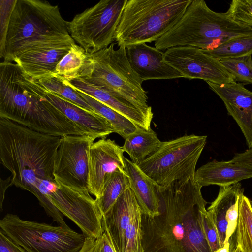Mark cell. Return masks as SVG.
<instances>
[{
	"label": "cell",
	"instance_id": "obj_5",
	"mask_svg": "<svg viewBox=\"0 0 252 252\" xmlns=\"http://www.w3.org/2000/svg\"><path fill=\"white\" fill-rule=\"evenodd\" d=\"M192 0H127L117 28L119 47L156 42L182 17Z\"/></svg>",
	"mask_w": 252,
	"mask_h": 252
},
{
	"label": "cell",
	"instance_id": "obj_34",
	"mask_svg": "<svg viewBox=\"0 0 252 252\" xmlns=\"http://www.w3.org/2000/svg\"><path fill=\"white\" fill-rule=\"evenodd\" d=\"M0 252H26L0 230Z\"/></svg>",
	"mask_w": 252,
	"mask_h": 252
},
{
	"label": "cell",
	"instance_id": "obj_20",
	"mask_svg": "<svg viewBox=\"0 0 252 252\" xmlns=\"http://www.w3.org/2000/svg\"><path fill=\"white\" fill-rule=\"evenodd\" d=\"M125 171L129 179L130 189L140 206L142 214L154 217L159 214L158 187L138 166L124 157Z\"/></svg>",
	"mask_w": 252,
	"mask_h": 252
},
{
	"label": "cell",
	"instance_id": "obj_38",
	"mask_svg": "<svg viewBox=\"0 0 252 252\" xmlns=\"http://www.w3.org/2000/svg\"><path fill=\"white\" fill-rule=\"evenodd\" d=\"M230 241H226L222 247H220L214 252H231L230 251Z\"/></svg>",
	"mask_w": 252,
	"mask_h": 252
},
{
	"label": "cell",
	"instance_id": "obj_25",
	"mask_svg": "<svg viewBox=\"0 0 252 252\" xmlns=\"http://www.w3.org/2000/svg\"><path fill=\"white\" fill-rule=\"evenodd\" d=\"M87 57L88 53L74 43L58 63L53 74L68 81L76 78L83 69Z\"/></svg>",
	"mask_w": 252,
	"mask_h": 252
},
{
	"label": "cell",
	"instance_id": "obj_29",
	"mask_svg": "<svg viewBox=\"0 0 252 252\" xmlns=\"http://www.w3.org/2000/svg\"><path fill=\"white\" fill-rule=\"evenodd\" d=\"M142 215L140 209L126 229L121 252H144L142 242Z\"/></svg>",
	"mask_w": 252,
	"mask_h": 252
},
{
	"label": "cell",
	"instance_id": "obj_39",
	"mask_svg": "<svg viewBox=\"0 0 252 252\" xmlns=\"http://www.w3.org/2000/svg\"><path fill=\"white\" fill-rule=\"evenodd\" d=\"M240 252V250L239 247H238L237 246H236L235 249L232 252Z\"/></svg>",
	"mask_w": 252,
	"mask_h": 252
},
{
	"label": "cell",
	"instance_id": "obj_18",
	"mask_svg": "<svg viewBox=\"0 0 252 252\" xmlns=\"http://www.w3.org/2000/svg\"><path fill=\"white\" fill-rule=\"evenodd\" d=\"M63 79L72 88L110 107L129 119L139 127L146 130L151 128L153 118L146 115L126 100L96 87L81 78H77L69 81Z\"/></svg>",
	"mask_w": 252,
	"mask_h": 252
},
{
	"label": "cell",
	"instance_id": "obj_6",
	"mask_svg": "<svg viewBox=\"0 0 252 252\" xmlns=\"http://www.w3.org/2000/svg\"><path fill=\"white\" fill-rule=\"evenodd\" d=\"M207 137L185 135L162 142L154 153L138 166L160 189L176 181L194 178L196 166Z\"/></svg>",
	"mask_w": 252,
	"mask_h": 252
},
{
	"label": "cell",
	"instance_id": "obj_7",
	"mask_svg": "<svg viewBox=\"0 0 252 252\" xmlns=\"http://www.w3.org/2000/svg\"><path fill=\"white\" fill-rule=\"evenodd\" d=\"M0 230L26 252H80L87 239L67 224L52 226L7 214Z\"/></svg>",
	"mask_w": 252,
	"mask_h": 252
},
{
	"label": "cell",
	"instance_id": "obj_8",
	"mask_svg": "<svg viewBox=\"0 0 252 252\" xmlns=\"http://www.w3.org/2000/svg\"><path fill=\"white\" fill-rule=\"evenodd\" d=\"M127 0H101L67 21L71 38L93 54L109 46Z\"/></svg>",
	"mask_w": 252,
	"mask_h": 252
},
{
	"label": "cell",
	"instance_id": "obj_31",
	"mask_svg": "<svg viewBox=\"0 0 252 252\" xmlns=\"http://www.w3.org/2000/svg\"><path fill=\"white\" fill-rule=\"evenodd\" d=\"M202 222L204 234L211 252L221 247L217 228L206 210L203 214Z\"/></svg>",
	"mask_w": 252,
	"mask_h": 252
},
{
	"label": "cell",
	"instance_id": "obj_35",
	"mask_svg": "<svg viewBox=\"0 0 252 252\" xmlns=\"http://www.w3.org/2000/svg\"><path fill=\"white\" fill-rule=\"evenodd\" d=\"M230 160L233 162L244 163L252 166V148H248L242 153H235Z\"/></svg>",
	"mask_w": 252,
	"mask_h": 252
},
{
	"label": "cell",
	"instance_id": "obj_16",
	"mask_svg": "<svg viewBox=\"0 0 252 252\" xmlns=\"http://www.w3.org/2000/svg\"><path fill=\"white\" fill-rule=\"evenodd\" d=\"M126 48L132 69L143 81L183 78L179 71L164 61V52L156 47L140 43L129 45Z\"/></svg>",
	"mask_w": 252,
	"mask_h": 252
},
{
	"label": "cell",
	"instance_id": "obj_27",
	"mask_svg": "<svg viewBox=\"0 0 252 252\" xmlns=\"http://www.w3.org/2000/svg\"><path fill=\"white\" fill-rule=\"evenodd\" d=\"M36 81L46 89L62 96L87 110L95 112L78 92L67 84L61 77L53 73Z\"/></svg>",
	"mask_w": 252,
	"mask_h": 252
},
{
	"label": "cell",
	"instance_id": "obj_21",
	"mask_svg": "<svg viewBox=\"0 0 252 252\" xmlns=\"http://www.w3.org/2000/svg\"><path fill=\"white\" fill-rule=\"evenodd\" d=\"M156 133L151 128L138 127L125 140L122 149L136 164L154 153L162 144Z\"/></svg>",
	"mask_w": 252,
	"mask_h": 252
},
{
	"label": "cell",
	"instance_id": "obj_4",
	"mask_svg": "<svg viewBox=\"0 0 252 252\" xmlns=\"http://www.w3.org/2000/svg\"><path fill=\"white\" fill-rule=\"evenodd\" d=\"M114 43L93 54L88 53L85 65L77 78L130 103L153 118L143 82L132 69L125 46L114 48Z\"/></svg>",
	"mask_w": 252,
	"mask_h": 252
},
{
	"label": "cell",
	"instance_id": "obj_10",
	"mask_svg": "<svg viewBox=\"0 0 252 252\" xmlns=\"http://www.w3.org/2000/svg\"><path fill=\"white\" fill-rule=\"evenodd\" d=\"M16 78L29 93L48 101L96 139L106 138L110 134L116 133L110 123L102 116L87 110L46 89L36 80L24 74L20 67L16 71Z\"/></svg>",
	"mask_w": 252,
	"mask_h": 252
},
{
	"label": "cell",
	"instance_id": "obj_28",
	"mask_svg": "<svg viewBox=\"0 0 252 252\" xmlns=\"http://www.w3.org/2000/svg\"><path fill=\"white\" fill-rule=\"evenodd\" d=\"M220 61L235 81L252 84V55L223 59Z\"/></svg>",
	"mask_w": 252,
	"mask_h": 252
},
{
	"label": "cell",
	"instance_id": "obj_9",
	"mask_svg": "<svg viewBox=\"0 0 252 252\" xmlns=\"http://www.w3.org/2000/svg\"><path fill=\"white\" fill-rule=\"evenodd\" d=\"M95 139L91 135L61 137L53 172L57 183L82 193H90L89 153Z\"/></svg>",
	"mask_w": 252,
	"mask_h": 252
},
{
	"label": "cell",
	"instance_id": "obj_22",
	"mask_svg": "<svg viewBox=\"0 0 252 252\" xmlns=\"http://www.w3.org/2000/svg\"><path fill=\"white\" fill-rule=\"evenodd\" d=\"M129 188V179L126 171L118 169L107 176L102 195L99 200H96L103 216L109 211L119 197Z\"/></svg>",
	"mask_w": 252,
	"mask_h": 252
},
{
	"label": "cell",
	"instance_id": "obj_37",
	"mask_svg": "<svg viewBox=\"0 0 252 252\" xmlns=\"http://www.w3.org/2000/svg\"><path fill=\"white\" fill-rule=\"evenodd\" d=\"M95 239L88 238L86 242L80 252H91Z\"/></svg>",
	"mask_w": 252,
	"mask_h": 252
},
{
	"label": "cell",
	"instance_id": "obj_15",
	"mask_svg": "<svg viewBox=\"0 0 252 252\" xmlns=\"http://www.w3.org/2000/svg\"><path fill=\"white\" fill-rule=\"evenodd\" d=\"M244 194V188L239 182L220 187L217 198L207 210L217 228L221 247L236 230L239 216V204Z\"/></svg>",
	"mask_w": 252,
	"mask_h": 252
},
{
	"label": "cell",
	"instance_id": "obj_23",
	"mask_svg": "<svg viewBox=\"0 0 252 252\" xmlns=\"http://www.w3.org/2000/svg\"><path fill=\"white\" fill-rule=\"evenodd\" d=\"M76 91L95 112L102 116L110 123L115 132L125 139L139 127L129 119L110 107L85 93Z\"/></svg>",
	"mask_w": 252,
	"mask_h": 252
},
{
	"label": "cell",
	"instance_id": "obj_17",
	"mask_svg": "<svg viewBox=\"0 0 252 252\" xmlns=\"http://www.w3.org/2000/svg\"><path fill=\"white\" fill-rule=\"evenodd\" d=\"M141 209L129 188L103 216L102 226L108 231L116 252H121L125 232L135 215Z\"/></svg>",
	"mask_w": 252,
	"mask_h": 252
},
{
	"label": "cell",
	"instance_id": "obj_24",
	"mask_svg": "<svg viewBox=\"0 0 252 252\" xmlns=\"http://www.w3.org/2000/svg\"><path fill=\"white\" fill-rule=\"evenodd\" d=\"M236 246L241 252H252V209L250 199L244 194L239 204Z\"/></svg>",
	"mask_w": 252,
	"mask_h": 252
},
{
	"label": "cell",
	"instance_id": "obj_30",
	"mask_svg": "<svg viewBox=\"0 0 252 252\" xmlns=\"http://www.w3.org/2000/svg\"><path fill=\"white\" fill-rule=\"evenodd\" d=\"M226 12L234 21L252 28V0H233Z\"/></svg>",
	"mask_w": 252,
	"mask_h": 252
},
{
	"label": "cell",
	"instance_id": "obj_40",
	"mask_svg": "<svg viewBox=\"0 0 252 252\" xmlns=\"http://www.w3.org/2000/svg\"><path fill=\"white\" fill-rule=\"evenodd\" d=\"M250 204H251V207L252 209V198L250 199Z\"/></svg>",
	"mask_w": 252,
	"mask_h": 252
},
{
	"label": "cell",
	"instance_id": "obj_12",
	"mask_svg": "<svg viewBox=\"0 0 252 252\" xmlns=\"http://www.w3.org/2000/svg\"><path fill=\"white\" fill-rule=\"evenodd\" d=\"M124 151L115 141L101 138L91 145L89 153V192L99 200L107 176L120 169L125 171Z\"/></svg>",
	"mask_w": 252,
	"mask_h": 252
},
{
	"label": "cell",
	"instance_id": "obj_36",
	"mask_svg": "<svg viewBox=\"0 0 252 252\" xmlns=\"http://www.w3.org/2000/svg\"><path fill=\"white\" fill-rule=\"evenodd\" d=\"M13 185L11 182V176H10L5 180L0 179V211H2L3 202L5 197V193L6 189L10 186Z\"/></svg>",
	"mask_w": 252,
	"mask_h": 252
},
{
	"label": "cell",
	"instance_id": "obj_13",
	"mask_svg": "<svg viewBox=\"0 0 252 252\" xmlns=\"http://www.w3.org/2000/svg\"><path fill=\"white\" fill-rule=\"evenodd\" d=\"M223 102L227 113L240 128L248 148H252V92L234 81L217 84L206 82Z\"/></svg>",
	"mask_w": 252,
	"mask_h": 252
},
{
	"label": "cell",
	"instance_id": "obj_32",
	"mask_svg": "<svg viewBox=\"0 0 252 252\" xmlns=\"http://www.w3.org/2000/svg\"><path fill=\"white\" fill-rule=\"evenodd\" d=\"M16 0H0V49L4 45L10 16Z\"/></svg>",
	"mask_w": 252,
	"mask_h": 252
},
{
	"label": "cell",
	"instance_id": "obj_1",
	"mask_svg": "<svg viewBox=\"0 0 252 252\" xmlns=\"http://www.w3.org/2000/svg\"><path fill=\"white\" fill-rule=\"evenodd\" d=\"M202 187L189 178L158 188L159 214L142 215L144 252H211L203 230L207 202Z\"/></svg>",
	"mask_w": 252,
	"mask_h": 252
},
{
	"label": "cell",
	"instance_id": "obj_26",
	"mask_svg": "<svg viewBox=\"0 0 252 252\" xmlns=\"http://www.w3.org/2000/svg\"><path fill=\"white\" fill-rule=\"evenodd\" d=\"M202 50L204 53L219 61L223 59L252 55V35L234 38L215 48Z\"/></svg>",
	"mask_w": 252,
	"mask_h": 252
},
{
	"label": "cell",
	"instance_id": "obj_14",
	"mask_svg": "<svg viewBox=\"0 0 252 252\" xmlns=\"http://www.w3.org/2000/svg\"><path fill=\"white\" fill-rule=\"evenodd\" d=\"M74 43L71 38L61 42L39 45L17 55L13 62L24 74L37 80L53 74L58 63Z\"/></svg>",
	"mask_w": 252,
	"mask_h": 252
},
{
	"label": "cell",
	"instance_id": "obj_19",
	"mask_svg": "<svg viewBox=\"0 0 252 252\" xmlns=\"http://www.w3.org/2000/svg\"><path fill=\"white\" fill-rule=\"evenodd\" d=\"M251 178L252 166L231 160L218 161L215 159L201 166L194 175L195 181L202 187L229 186Z\"/></svg>",
	"mask_w": 252,
	"mask_h": 252
},
{
	"label": "cell",
	"instance_id": "obj_33",
	"mask_svg": "<svg viewBox=\"0 0 252 252\" xmlns=\"http://www.w3.org/2000/svg\"><path fill=\"white\" fill-rule=\"evenodd\" d=\"M103 232L95 239L91 252H116L107 230L103 226Z\"/></svg>",
	"mask_w": 252,
	"mask_h": 252
},
{
	"label": "cell",
	"instance_id": "obj_2",
	"mask_svg": "<svg viewBox=\"0 0 252 252\" xmlns=\"http://www.w3.org/2000/svg\"><path fill=\"white\" fill-rule=\"evenodd\" d=\"M58 5L41 0H16L0 57L13 62L21 53L70 37Z\"/></svg>",
	"mask_w": 252,
	"mask_h": 252
},
{
	"label": "cell",
	"instance_id": "obj_11",
	"mask_svg": "<svg viewBox=\"0 0 252 252\" xmlns=\"http://www.w3.org/2000/svg\"><path fill=\"white\" fill-rule=\"evenodd\" d=\"M164 61L190 79H199L217 84L235 81L220 61L191 46L168 48L164 52Z\"/></svg>",
	"mask_w": 252,
	"mask_h": 252
},
{
	"label": "cell",
	"instance_id": "obj_3",
	"mask_svg": "<svg viewBox=\"0 0 252 252\" xmlns=\"http://www.w3.org/2000/svg\"><path fill=\"white\" fill-rule=\"evenodd\" d=\"M252 35V28L233 20L226 12L211 10L203 0H192L176 24L155 42L162 51L180 46L204 50L216 48L228 40Z\"/></svg>",
	"mask_w": 252,
	"mask_h": 252
}]
</instances>
